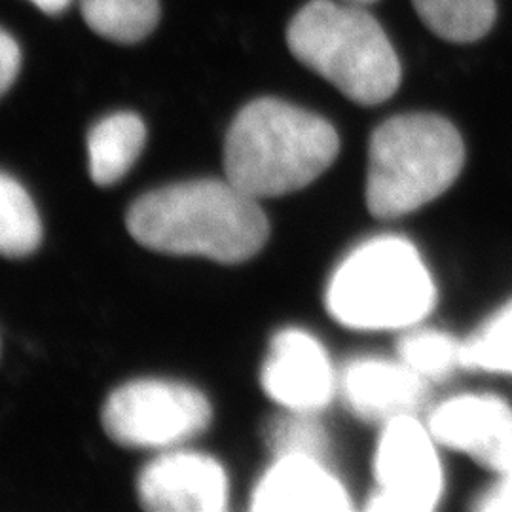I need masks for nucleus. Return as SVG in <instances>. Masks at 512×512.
Listing matches in <instances>:
<instances>
[{
  "label": "nucleus",
  "mask_w": 512,
  "mask_h": 512,
  "mask_svg": "<svg viewBox=\"0 0 512 512\" xmlns=\"http://www.w3.org/2000/svg\"><path fill=\"white\" fill-rule=\"evenodd\" d=\"M129 234L150 251L245 262L264 247L270 222L260 200L217 179L167 184L129 207Z\"/></svg>",
  "instance_id": "1"
},
{
  "label": "nucleus",
  "mask_w": 512,
  "mask_h": 512,
  "mask_svg": "<svg viewBox=\"0 0 512 512\" xmlns=\"http://www.w3.org/2000/svg\"><path fill=\"white\" fill-rule=\"evenodd\" d=\"M340 152L323 116L262 97L239 110L224 141V173L256 200L279 198L313 183Z\"/></svg>",
  "instance_id": "2"
},
{
  "label": "nucleus",
  "mask_w": 512,
  "mask_h": 512,
  "mask_svg": "<svg viewBox=\"0 0 512 512\" xmlns=\"http://www.w3.org/2000/svg\"><path fill=\"white\" fill-rule=\"evenodd\" d=\"M291 54L353 103L374 107L401 86V61L384 27L363 6L310 0L287 29Z\"/></svg>",
  "instance_id": "3"
},
{
  "label": "nucleus",
  "mask_w": 512,
  "mask_h": 512,
  "mask_svg": "<svg viewBox=\"0 0 512 512\" xmlns=\"http://www.w3.org/2000/svg\"><path fill=\"white\" fill-rule=\"evenodd\" d=\"M463 162V139L446 118L427 112L393 116L370 137L366 205L380 219L418 211L454 184Z\"/></svg>",
  "instance_id": "4"
},
{
  "label": "nucleus",
  "mask_w": 512,
  "mask_h": 512,
  "mask_svg": "<svg viewBox=\"0 0 512 512\" xmlns=\"http://www.w3.org/2000/svg\"><path fill=\"white\" fill-rule=\"evenodd\" d=\"M435 298L433 277L418 249L395 236L359 245L327 287L330 315L357 330L412 329L433 310Z\"/></svg>",
  "instance_id": "5"
},
{
  "label": "nucleus",
  "mask_w": 512,
  "mask_h": 512,
  "mask_svg": "<svg viewBox=\"0 0 512 512\" xmlns=\"http://www.w3.org/2000/svg\"><path fill=\"white\" fill-rule=\"evenodd\" d=\"M213 420L198 387L173 380H135L114 389L101 421L110 439L126 448L171 450L202 435Z\"/></svg>",
  "instance_id": "6"
},
{
  "label": "nucleus",
  "mask_w": 512,
  "mask_h": 512,
  "mask_svg": "<svg viewBox=\"0 0 512 512\" xmlns=\"http://www.w3.org/2000/svg\"><path fill=\"white\" fill-rule=\"evenodd\" d=\"M437 440L414 414L385 421L376 448L378 488L368 501L370 511L429 512L442 495Z\"/></svg>",
  "instance_id": "7"
},
{
  "label": "nucleus",
  "mask_w": 512,
  "mask_h": 512,
  "mask_svg": "<svg viewBox=\"0 0 512 512\" xmlns=\"http://www.w3.org/2000/svg\"><path fill=\"white\" fill-rule=\"evenodd\" d=\"M139 503L152 512H222L228 476L219 461L192 450H164L137 478Z\"/></svg>",
  "instance_id": "8"
},
{
  "label": "nucleus",
  "mask_w": 512,
  "mask_h": 512,
  "mask_svg": "<svg viewBox=\"0 0 512 512\" xmlns=\"http://www.w3.org/2000/svg\"><path fill=\"white\" fill-rule=\"evenodd\" d=\"M264 393L285 410L317 414L336 391V376L325 348L300 329L277 332L260 372Z\"/></svg>",
  "instance_id": "9"
},
{
  "label": "nucleus",
  "mask_w": 512,
  "mask_h": 512,
  "mask_svg": "<svg viewBox=\"0 0 512 512\" xmlns=\"http://www.w3.org/2000/svg\"><path fill=\"white\" fill-rule=\"evenodd\" d=\"M435 440L486 469L512 467V408L494 395H461L440 404L427 423Z\"/></svg>",
  "instance_id": "10"
},
{
  "label": "nucleus",
  "mask_w": 512,
  "mask_h": 512,
  "mask_svg": "<svg viewBox=\"0 0 512 512\" xmlns=\"http://www.w3.org/2000/svg\"><path fill=\"white\" fill-rule=\"evenodd\" d=\"M256 512L348 511L342 482L311 456H281L262 475L253 492Z\"/></svg>",
  "instance_id": "11"
},
{
  "label": "nucleus",
  "mask_w": 512,
  "mask_h": 512,
  "mask_svg": "<svg viewBox=\"0 0 512 512\" xmlns=\"http://www.w3.org/2000/svg\"><path fill=\"white\" fill-rule=\"evenodd\" d=\"M342 395L365 420L389 421L416 414L425 403L427 382L401 361L357 359L342 374Z\"/></svg>",
  "instance_id": "12"
},
{
  "label": "nucleus",
  "mask_w": 512,
  "mask_h": 512,
  "mask_svg": "<svg viewBox=\"0 0 512 512\" xmlns=\"http://www.w3.org/2000/svg\"><path fill=\"white\" fill-rule=\"evenodd\" d=\"M147 126L135 112H114L99 120L88 133V165L92 181L110 186L126 177L141 156Z\"/></svg>",
  "instance_id": "13"
},
{
  "label": "nucleus",
  "mask_w": 512,
  "mask_h": 512,
  "mask_svg": "<svg viewBox=\"0 0 512 512\" xmlns=\"http://www.w3.org/2000/svg\"><path fill=\"white\" fill-rule=\"evenodd\" d=\"M80 10L93 33L118 44L145 40L160 21L158 0H80Z\"/></svg>",
  "instance_id": "14"
},
{
  "label": "nucleus",
  "mask_w": 512,
  "mask_h": 512,
  "mask_svg": "<svg viewBox=\"0 0 512 512\" xmlns=\"http://www.w3.org/2000/svg\"><path fill=\"white\" fill-rule=\"evenodd\" d=\"M418 16L437 37L467 44L486 37L495 23V0H412Z\"/></svg>",
  "instance_id": "15"
},
{
  "label": "nucleus",
  "mask_w": 512,
  "mask_h": 512,
  "mask_svg": "<svg viewBox=\"0 0 512 512\" xmlns=\"http://www.w3.org/2000/svg\"><path fill=\"white\" fill-rule=\"evenodd\" d=\"M42 241V220L29 192L0 171V256L21 258L35 253Z\"/></svg>",
  "instance_id": "16"
},
{
  "label": "nucleus",
  "mask_w": 512,
  "mask_h": 512,
  "mask_svg": "<svg viewBox=\"0 0 512 512\" xmlns=\"http://www.w3.org/2000/svg\"><path fill=\"white\" fill-rule=\"evenodd\" d=\"M399 361L421 380L442 382L463 366L461 342L435 329H408L399 342Z\"/></svg>",
  "instance_id": "17"
},
{
  "label": "nucleus",
  "mask_w": 512,
  "mask_h": 512,
  "mask_svg": "<svg viewBox=\"0 0 512 512\" xmlns=\"http://www.w3.org/2000/svg\"><path fill=\"white\" fill-rule=\"evenodd\" d=\"M463 366L512 374V302L461 342Z\"/></svg>",
  "instance_id": "18"
},
{
  "label": "nucleus",
  "mask_w": 512,
  "mask_h": 512,
  "mask_svg": "<svg viewBox=\"0 0 512 512\" xmlns=\"http://www.w3.org/2000/svg\"><path fill=\"white\" fill-rule=\"evenodd\" d=\"M310 412L287 410L266 427V444L274 458L281 456H311L323 459L327 437L323 425Z\"/></svg>",
  "instance_id": "19"
},
{
  "label": "nucleus",
  "mask_w": 512,
  "mask_h": 512,
  "mask_svg": "<svg viewBox=\"0 0 512 512\" xmlns=\"http://www.w3.org/2000/svg\"><path fill=\"white\" fill-rule=\"evenodd\" d=\"M21 69V50L12 35L0 29V97L16 82Z\"/></svg>",
  "instance_id": "20"
},
{
  "label": "nucleus",
  "mask_w": 512,
  "mask_h": 512,
  "mask_svg": "<svg viewBox=\"0 0 512 512\" xmlns=\"http://www.w3.org/2000/svg\"><path fill=\"white\" fill-rule=\"evenodd\" d=\"M501 478L476 503V509L486 512H512V467L499 473Z\"/></svg>",
  "instance_id": "21"
},
{
  "label": "nucleus",
  "mask_w": 512,
  "mask_h": 512,
  "mask_svg": "<svg viewBox=\"0 0 512 512\" xmlns=\"http://www.w3.org/2000/svg\"><path fill=\"white\" fill-rule=\"evenodd\" d=\"M31 2L37 6L38 10H42L44 14L55 16V14L65 12L73 0H31Z\"/></svg>",
  "instance_id": "22"
},
{
  "label": "nucleus",
  "mask_w": 512,
  "mask_h": 512,
  "mask_svg": "<svg viewBox=\"0 0 512 512\" xmlns=\"http://www.w3.org/2000/svg\"><path fill=\"white\" fill-rule=\"evenodd\" d=\"M344 2H349V4H357V6H368V4H372V2H376V0H344Z\"/></svg>",
  "instance_id": "23"
}]
</instances>
